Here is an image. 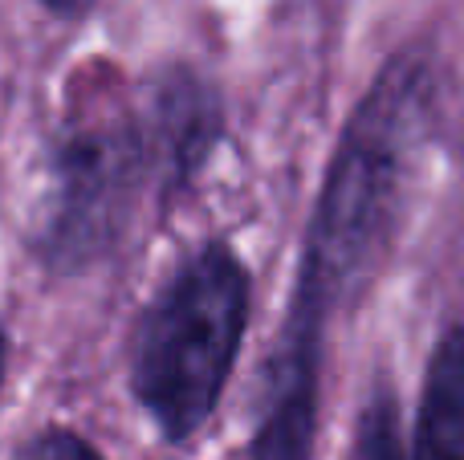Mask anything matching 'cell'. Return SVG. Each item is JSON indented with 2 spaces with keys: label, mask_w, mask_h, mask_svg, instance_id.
<instances>
[{
  "label": "cell",
  "mask_w": 464,
  "mask_h": 460,
  "mask_svg": "<svg viewBox=\"0 0 464 460\" xmlns=\"http://www.w3.org/2000/svg\"><path fill=\"white\" fill-rule=\"evenodd\" d=\"M428 135L432 70L416 57H395L343 130L305 233L285 326L322 334L326 318L359 293L395 236Z\"/></svg>",
  "instance_id": "obj_1"
},
{
  "label": "cell",
  "mask_w": 464,
  "mask_h": 460,
  "mask_svg": "<svg viewBox=\"0 0 464 460\" xmlns=\"http://www.w3.org/2000/svg\"><path fill=\"white\" fill-rule=\"evenodd\" d=\"M147 184L160 187L143 106L130 102L111 70H86L70 86L49 159V200L37 225V257L49 269L94 265L127 233Z\"/></svg>",
  "instance_id": "obj_2"
},
{
  "label": "cell",
  "mask_w": 464,
  "mask_h": 460,
  "mask_svg": "<svg viewBox=\"0 0 464 460\" xmlns=\"http://www.w3.org/2000/svg\"><path fill=\"white\" fill-rule=\"evenodd\" d=\"M248 322V273L237 253L208 244L179 265L135 334L130 388L168 440H188L212 416Z\"/></svg>",
  "instance_id": "obj_3"
},
{
  "label": "cell",
  "mask_w": 464,
  "mask_h": 460,
  "mask_svg": "<svg viewBox=\"0 0 464 460\" xmlns=\"http://www.w3.org/2000/svg\"><path fill=\"white\" fill-rule=\"evenodd\" d=\"M143 127L151 139L160 192H176L200 171L208 151L217 147L225 114L220 98L196 70H163L151 78L143 94Z\"/></svg>",
  "instance_id": "obj_4"
},
{
  "label": "cell",
  "mask_w": 464,
  "mask_h": 460,
  "mask_svg": "<svg viewBox=\"0 0 464 460\" xmlns=\"http://www.w3.org/2000/svg\"><path fill=\"white\" fill-rule=\"evenodd\" d=\"M318 359L322 339L281 331L273 350L265 412L237 460H310L318 436Z\"/></svg>",
  "instance_id": "obj_5"
},
{
  "label": "cell",
  "mask_w": 464,
  "mask_h": 460,
  "mask_svg": "<svg viewBox=\"0 0 464 460\" xmlns=\"http://www.w3.org/2000/svg\"><path fill=\"white\" fill-rule=\"evenodd\" d=\"M411 460H464V326H449L432 347Z\"/></svg>",
  "instance_id": "obj_6"
},
{
  "label": "cell",
  "mask_w": 464,
  "mask_h": 460,
  "mask_svg": "<svg viewBox=\"0 0 464 460\" xmlns=\"http://www.w3.org/2000/svg\"><path fill=\"white\" fill-rule=\"evenodd\" d=\"M346 460H408L400 440V407H395V399L387 391H375L367 399Z\"/></svg>",
  "instance_id": "obj_7"
},
{
  "label": "cell",
  "mask_w": 464,
  "mask_h": 460,
  "mask_svg": "<svg viewBox=\"0 0 464 460\" xmlns=\"http://www.w3.org/2000/svg\"><path fill=\"white\" fill-rule=\"evenodd\" d=\"M16 460H102V456L73 432H41L37 440H29L16 453Z\"/></svg>",
  "instance_id": "obj_8"
},
{
  "label": "cell",
  "mask_w": 464,
  "mask_h": 460,
  "mask_svg": "<svg viewBox=\"0 0 464 460\" xmlns=\"http://www.w3.org/2000/svg\"><path fill=\"white\" fill-rule=\"evenodd\" d=\"M45 5L53 8V13H62V16H82L94 0H45Z\"/></svg>",
  "instance_id": "obj_9"
},
{
  "label": "cell",
  "mask_w": 464,
  "mask_h": 460,
  "mask_svg": "<svg viewBox=\"0 0 464 460\" xmlns=\"http://www.w3.org/2000/svg\"><path fill=\"white\" fill-rule=\"evenodd\" d=\"M0 375H5V334H0Z\"/></svg>",
  "instance_id": "obj_10"
}]
</instances>
